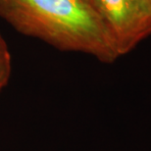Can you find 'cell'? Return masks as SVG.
<instances>
[{"instance_id": "cell-1", "label": "cell", "mask_w": 151, "mask_h": 151, "mask_svg": "<svg viewBox=\"0 0 151 151\" xmlns=\"http://www.w3.org/2000/svg\"><path fill=\"white\" fill-rule=\"evenodd\" d=\"M0 16L21 34L59 50L86 53L108 64L121 57L90 0H0Z\"/></svg>"}, {"instance_id": "cell-2", "label": "cell", "mask_w": 151, "mask_h": 151, "mask_svg": "<svg viewBox=\"0 0 151 151\" xmlns=\"http://www.w3.org/2000/svg\"><path fill=\"white\" fill-rule=\"evenodd\" d=\"M116 42L120 56L151 35V0H90Z\"/></svg>"}, {"instance_id": "cell-3", "label": "cell", "mask_w": 151, "mask_h": 151, "mask_svg": "<svg viewBox=\"0 0 151 151\" xmlns=\"http://www.w3.org/2000/svg\"><path fill=\"white\" fill-rule=\"evenodd\" d=\"M12 73V59L7 42L0 32V93L7 86Z\"/></svg>"}]
</instances>
